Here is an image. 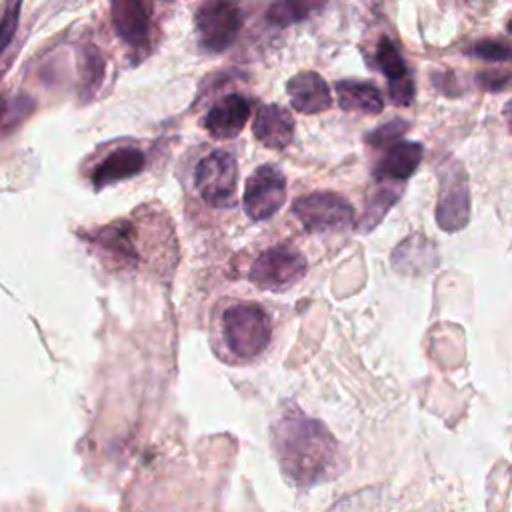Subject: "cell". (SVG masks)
Wrapping results in <instances>:
<instances>
[{
    "mask_svg": "<svg viewBox=\"0 0 512 512\" xmlns=\"http://www.w3.org/2000/svg\"><path fill=\"white\" fill-rule=\"evenodd\" d=\"M110 18L122 42L134 50L148 48L152 26L148 0H110Z\"/></svg>",
    "mask_w": 512,
    "mask_h": 512,
    "instance_id": "9c48e42d",
    "label": "cell"
},
{
    "mask_svg": "<svg viewBox=\"0 0 512 512\" xmlns=\"http://www.w3.org/2000/svg\"><path fill=\"white\" fill-rule=\"evenodd\" d=\"M336 98L342 110L360 112V114H380L384 100L380 90L372 82L360 80H340L334 86Z\"/></svg>",
    "mask_w": 512,
    "mask_h": 512,
    "instance_id": "9a60e30c",
    "label": "cell"
},
{
    "mask_svg": "<svg viewBox=\"0 0 512 512\" xmlns=\"http://www.w3.org/2000/svg\"><path fill=\"white\" fill-rule=\"evenodd\" d=\"M468 54L492 62H512V44L506 40H478L468 48Z\"/></svg>",
    "mask_w": 512,
    "mask_h": 512,
    "instance_id": "7402d4cb",
    "label": "cell"
},
{
    "mask_svg": "<svg viewBox=\"0 0 512 512\" xmlns=\"http://www.w3.org/2000/svg\"><path fill=\"white\" fill-rule=\"evenodd\" d=\"M272 322L266 310L256 302H236L222 314V338L228 350L250 360L258 356L270 342Z\"/></svg>",
    "mask_w": 512,
    "mask_h": 512,
    "instance_id": "7a4b0ae2",
    "label": "cell"
},
{
    "mask_svg": "<svg viewBox=\"0 0 512 512\" xmlns=\"http://www.w3.org/2000/svg\"><path fill=\"white\" fill-rule=\"evenodd\" d=\"M86 240L92 242L102 252L114 256L118 262H124V264L136 262V248L132 242V226L126 220L112 222V224L88 234Z\"/></svg>",
    "mask_w": 512,
    "mask_h": 512,
    "instance_id": "2e32d148",
    "label": "cell"
},
{
    "mask_svg": "<svg viewBox=\"0 0 512 512\" xmlns=\"http://www.w3.org/2000/svg\"><path fill=\"white\" fill-rule=\"evenodd\" d=\"M306 270L308 264L304 254L292 246L282 244L258 254V258L250 266L248 278L262 290L280 292L302 280Z\"/></svg>",
    "mask_w": 512,
    "mask_h": 512,
    "instance_id": "277c9868",
    "label": "cell"
},
{
    "mask_svg": "<svg viewBox=\"0 0 512 512\" xmlns=\"http://www.w3.org/2000/svg\"><path fill=\"white\" fill-rule=\"evenodd\" d=\"M2 110H4V102L0 100V116H2Z\"/></svg>",
    "mask_w": 512,
    "mask_h": 512,
    "instance_id": "4316f807",
    "label": "cell"
},
{
    "mask_svg": "<svg viewBox=\"0 0 512 512\" xmlns=\"http://www.w3.org/2000/svg\"><path fill=\"white\" fill-rule=\"evenodd\" d=\"M396 200H398V190L388 188V186L378 188V190L366 200L364 214H362V220H360L358 228H360L362 232L372 230V228L386 216V212L394 206Z\"/></svg>",
    "mask_w": 512,
    "mask_h": 512,
    "instance_id": "ffe728a7",
    "label": "cell"
},
{
    "mask_svg": "<svg viewBox=\"0 0 512 512\" xmlns=\"http://www.w3.org/2000/svg\"><path fill=\"white\" fill-rule=\"evenodd\" d=\"M252 134L256 140L272 150H284L294 138V118L278 104H264L256 110L252 120Z\"/></svg>",
    "mask_w": 512,
    "mask_h": 512,
    "instance_id": "7c38bea8",
    "label": "cell"
},
{
    "mask_svg": "<svg viewBox=\"0 0 512 512\" xmlns=\"http://www.w3.org/2000/svg\"><path fill=\"white\" fill-rule=\"evenodd\" d=\"M326 0H272L266 10V20L274 26H290L316 14Z\"/></svg>",
    "mask_w": 512,
    "mask_h": 512,
    "instance_id": "d6986e66",
    "label": "cell"
},
{
    "mask_svg": "<svg viewBox=\"0 0 512 512\" xmlns=\"http://www.w3.org/2000/svg\"><path fill=\"white\" fill-rule=\"evenodd\" d=\"M506 114H508V126H510V130H512V102H510V106L506 108Z\"/></svg>",
    "mask_w": 512,
    "mask_h": 512,
    "instance_id": "484cf974",
    "label": "cell"
},
{
    "mask_svg": "<svg viewBox=\"0 0 512 512\" xmlns=\"http://www.w3.org/2000/svg\"><path fill=\"white\" fill-rule=\"evenodd\" d=\"M250 116V104L240 94H228L220 98L204 116V128L212 138L230 140L238 136Z\"/></svg>",
    "mask_w": 512,
    "mask_h": 512,
    "instance_id": "30bf717a",
    "label": "cell"
},
{
    "mask_svg": "<svg viewBox=\"0 0 512 512\" xmlns=\"http://www.w3.org/2000/svg\"><path fill=\"white\" fill-rule=\"evenodd\" d=\"M422 160V144L418 142H396L380 158L374 168V178L380 182H402L408 180Z\"/></svg>",
    "mask_w": 512,
    "mask_h": 512,
    "instance_id": "5bb4252c",
    "label": "cell"
},
{
    "mask_svg": "<svg viewBox=\"0 0 512 512\" xmlns=\"http://www.w3.org/2000/svg\"><path fill=\"white\" fill-rule=\"evenodd\" d=\"M146 164L144 154L138 148L124 146L118 150H112L108 156L102 158V162L94 168L90 180L96 190L110 186L114 182L126 180L134 174H138Z\"/></svg>",
    "mask_w": 512,
    "mask_h": 512,
    "instance_id": "4fadbf2b",
    "label": "cell"
},
{
    "mask_svg": "<svg viewBox=\"0 0 512 512\" xmlns=\"http://www.w3.org/2000/svg\"><path fill=\"white\" fill-rule=\"evenodd\" d=\"M470 192L466 172L458 162L440 170V192L436 202V222L446 232H458L468 224Z\"/></svg>",
    "mask_w": 512,
    "mask_h": 512,
    "instance_id": "52a82bcc",
    "label": "cell"
},
{
    "mask_svg": "<svg viewBox=\"0 0 512 512\" xmlns=\"http://www.w3.org/2000/svg\"><path fill=\"white\" fill-rule=\"evenodd\" d=\"M388 96L398 106H408L414 100V82L412 76H404L400 80L388 82Z\"/></svg>",
    "mask_w": 512,
    "mask_h": 512,
    "instance_id": "d4e9b609",
    "label": "cell"
},
{
    "mask_svg": "<svg viewBox=\"0 0 512 512\" xmlns=\"http://www.w3.org/2000/svg\"><path fill=\"white\" fill-rule=\"evenodd\" d=\"M414 258H416V264H418V274L434 268L436 262H438L434 246L420 234H412L402 244L396 246V250L392 254V264L398 272L412 274Z\"/></svg>",
    "mask_w": 512,
    "mask_h": 512,
    "instance_id": "e0dca14e",
    "label": "cell"
},
{
    "mask_svg": "<svg viewBox=\"0 0 512 512\" xmlns=\"http://www.w3.org/2000/svg\"><path fill=\"white\" fill-rule=\"evenodd\" d=\"M294 216L310 232L342 230L354 224L352 204L336 192H312L292 204Z\"/></svg>",
    "mask_w": 512,
    "mask_h": 512,
    "instance_id": "8992f818",
    "label": "cell"
},
{
    "mask_svg": "<svg viewBox=\"0 0 512 512\" xmlns=\"http://www.w3.org/2000/svg\"><path fill=\"white\" fill-rule=\"evenodd\" d=\"M284 452L292 474L304 482H320L340 472L336 440L316 420L296 416L284 430Z\"/></svg>",
    "mask_w": 512,
    "mask_h": 512,
    "instance_id": "6da1fadb",
    "label": "cell"
},
{
    "mask_svg": "<svg viewBox=\"0 0 512 512\" xmlns=\"http://www.w3.org/2000/svg\"><path fill=\"white\" fill-rule=\"evenodd\" d=\"M194 182L200 196L216 208L234 206V194L238 184L236 158L226 150H214L204 156L194 172Z\"/></svg>",
    "mask_w": 512,
    "mask_h": 512,
    "instance_id": "5b68a950",
    "label": "cell"
},
{
    "mask_svg": "<svg viewBox=\"0 0 512 512\" xmlns=\"http://www.w3.org/2000/svg\"><path fill=\"white\" fill-rule=\"evenodd\" d=\"M376 64L382 70V74L388 78V82L392 80H400L404 76H408V68L398 52V48L394 46V42L390 38H380L378 46H376Z\"/></svg>",
    "mask_w": 512,
    "mask_h": 512,
    "instance_id": "44dd1931",
    "label": "cell"
},
{
    "mask_svg": "<svg viewBox=\"0 0 512 512\" xmlns=\"http://www.w3.org/2000/svg\"><path fill=\"white\" fill-rule=\"evenodd\" d=\"M78 92L80 100H90L104 80V58L94 44L78 46Z\"/></svg>",
    "mask_w": 512,
    "mask_h": 512,
    "instance_id": "ac0fdd59",
    "label": "cell"
},
{
    "mask_svg": "<svg viewBox=\"0 0 512 512\" xmlns=\"http://www.w3.org/2000/svg\"><path fill=\"white\" fill-rule=\"evenodd\" d=\"M20 6H22V0H4L2 14H0V54L6 50V46L12 42L18 30Z\"/></svg>",
    "mask_w": 512,
    "mask_h": 512,
    "instance_id": "603a6c76",
    "label": "cell"
},
{
    "mask_svg": "<svg viewBox=\"0 0 512 512\" xmlns=\"http://www.w3.org/2000/svg\"><path fill=\"white\" fill-rule=\"evenodd\" d=\"M200 46L206 52L228 50L244 24L242 10L236 0H202L194 14Z\"/></svg>",
    "mask_w": 512,
    "mask_h": 512,
    "instance_id": "3957f363",
    "label": "cell"
},
{
    "mask_svg": "<svg viewBox=\"0 0 512 512\" xmlns=\"http://www.w3.org/2000/svg\"><path fill=\"white\" fill-rule=\"evenodd\" d=\"M286 200V176L274 164L258 166L244 188V210L252 220H268Z\"/></svg>",
    "mask_w": 512,
    "mask_h": 512,
    "instance_id": "ba28073f",
    "label": "cell"
},
{
    "mask_svg": "<svg viewBox=\"0 0 512 512\" xmlns=\"http://www.w3.org/2000/svg\"><path fill=\"white\" fill-rule=\"evenodd\" d=\"M290 104L300 114H318L332 106V94L326 80L312 70L298 72L286 84Z\"/></svg>",
    "mask_w": 512,
    "mask_h": 512,
    "instance_id": "8fae6325",
    "label": "cell"
},
{
    "mask_svg": "<svg viewBox=\"0 0 512 512\" xmlns=\"http://www.w3.org/2000/svg\"><path fill=\"white\" fill-rule=\"evenodd\" d=\"M408 130V124L400 118H392L390 122L378 126L376 130L366 134V144H370L372 148H384L394 144L398 138L404 136V132Z\"/></svg>",
    "mask_w": 512,
    "mask_h": 512,
    "instance_id": "cb8c5ba5",
    "label": "cell"
}]
</instances>
